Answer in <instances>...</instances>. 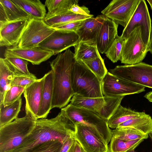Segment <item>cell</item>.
Wrapping results in <instances>:
<instances>
[{
	"mask_svg": "<svg viewBox=\"0 0 152 152\" xmlns=\"http://www.w3.org/2000/svg\"><path fill=\"white\" fill-rule=\"evenodd\" d=\"M45 78L44 75L37 79L26 88L23 92L26 105L36 118L41 103Z\"/></svg>",
	"mask_w": 152,
	"mask_h": 152,
	"instance_id": "18",
	"label": "cell"
},
{
	"mask_svg": "<svg viewBox=\"0 0 152 152\" xmlns=\"http://www.w3.org/2000/svg\"><path fill=\"white\" fill-rule=\"evenodd\" d=\"M74 47V53L76 61H83L101 56L96 45L80 42Z\"/></svg>",
	"mask_w": 152,
	"mask_h": 152,
	"instance_id": "28",
	"label": "cell"
},
{
	"mask_svg": "<svg viewBox=\"0 0 152 152\" xmlns=\"http://www.w3.org/2000/svg\"><path fill=\"white\" fill-rule=\"evenodd\" d=\"M140 0H113L101 11L105 17L124 28L133 14Z\"/></svg>",
	"mask_w": 152,
	"mask_h": 152,
	"instance_id": "12",
	"label": "cell"
},
{
	"mask_svg": "<svg viewBox=\"0 0 152 152\" xmlns=\"http://www.w3.org/2000/svg\"><path fill=\"white\" fill-rule=\"evenodd\" d=\"M145 87L120 78L108 72L102 83V94L105 96H125L138 94L145 91Z\"/></svg>",
	"mask_w": 152,
	"mask_h": 152,
	"instance_id": "10",
	"label": "cell"
},
{
	"mask_svg": "<svg viewBox=\"0 0 152 152\" xmlns=\"http://www.w3.org/2000/svg\"><path fill=\"white\" fill-rule=\"evenodd\" d=\"M22 105L21 97L12 104L6 106L0 104V127L18 118Z\"/></svg>",
	"mask_w": 152,
	"mask_h": 152,
	"instance_id": "26",
	"label": "cell"
},
{
	"mask_svg": "<svg viewBox=\"0 0 152 152\" xmlns=\"http://www.w3.org/2000/svg\"><path fill=\"white\" fill-rule=\"evenodd\" d=\"M0 4L4 10L8 22L21 19L29 20L31 19L24 11L11 0H0Z\"/></svg>",
	"mask_w": 152,
	"mask_h": 152,
	"instance_id": "27",
	"label": "cell"
},
{
	"mask_svg": "<svg viewBox=\"0 0 152 152\" xmlns=\"http://www.w3.org/2000/svg\"><path fill=\"white\" fill-rule=\"evenodd\" d=\"M83 152H86L84 151V150Z\"/></svg>",
	"mask_w": 152,
	"mask_h": 152,
	"instance_id": "49",
	"label": "cell"
},
{
	"mask_svg": "<svg viewBox=\"0 0 152 152\" xmlns=\"http://www.w3.org/2000/svg\"><path fill=\"white\" fill-rule=\"evenodd\" d=\"M148 136L150 137V138L152 141V133H151L149 134Z\"/></svg>",
	"mask_w": 152,
	"mask_h": 152,
	"instance_id": "47",
	"label": "cell"
},
{
	"mask_svg": "<svg viewBox=\"0 0 152 152\" xmlns=\"http://www.w3.org/2000/svg\"><path fill=\"white\" fill-rule=\"evenodd\" d=\"M75 139L74 136H71L63 143L60 152H68Z\"/></svg>",
	"mask_w": 152,
	"mask_h": 152,
	"instance_id": "41",
	"label": "cell"
},
{
	"mask_svg": "<svg viewBox=\"0 0 152 152\" xmlns=\"http://www.w3.org/2000/svg\"><path fill=\"white\" fill-rule=\"evenodd\" d=\"M53 55V52L38 47L25 49L16 47L8 48L4 53L5 58H19L29 61L33 65H39Z\"/></svg>",
	"mask_w": 152,
	"mask_h": 152,
	"instance_id": "15",
	"label": "cell"
},
{
	"mask_svg": "<svg viewBox=\"0 0 152 152\" xmlns=\"http://www.w3.org/2000/svg\"><path fill=\"white\" fill-rule=\"evenodd\" d=\"M29 20L21 19L0 25V46L16 47Z\"/></svg>",
	"mask_w": 152,
	"mask_h": 152,
	"instance_id": "14",
	"label": "cell"
},
{
	"mask_svg": "<svg viewBox=\"0 0 152 152\" xmlns=\"http://www.w3.org/2000/svg\"><path fill=\"white\" fill-rule=\"evenodd\" d=\"M83 151L84 149L75 139L68 152H83Z\"/></svg>",
	"mask_w": 152,
	"mask_h": 152,
	"instance_id": "42",
	"label": "cell"
},
{
	"mask_svg": "<svg viewBox=\"0 0 152 152\" xmlns=\"http://www.w3.org/2000/svg\"><path fill=\"white\" fill-rule=\"evenodd\" d=\"M83 62L102 81L108 71L105 65L104 60L101 56Z\"/></svg>",
	"mask_w": 152,
	"mask_h": 152,
	"instance_id": "34",
	"label": "cell"
},
{
	"mask_svg": "<svg viewBox=\"0 0 152 152\" xmlns=\"http://www.w3.org/2000/svg\"><path fill=\"white\" fill-rule=\"evenodd\" d=\"M122 79L152 88V65L141 62L132 65L117 66L110 70Z\"/></svg>",
	"mask_w": 152,
	"mask_h": 152,
	"instance_id": "6",
	"label": "cell"
},
{
	"mask_svg": "<svg viewBox=\"0 0 152 152\" xmlns=\"http://www.w3.org/2000/svg\"><path fill=\"white\" fill-rule=\"evenodd\" d=\"M93 16L92 15L89 16L81 15L74 13L70 11L65 14L44 19V20L47 24L52 27L56 25L83 20L93 17Z\"/></svg>",
	"mask_w": 152,
	"mask_h": 152,
	"instance_id": "33",
	"label": "cell"
},
{
	"mask_svg": "<svg viewBox=\"0 0 152 152\" xmlns=\"http://www.w3.org/2000/svg\"><path fill=\"white\" fill-rule=\"evenodd\" d=\"M125 96L104 97L105 103L95 113L100 117L107 121L115 111L121 104Z\"/></svg>",
	"mask_w": 152,
	"mask_h": 152,
	"instance_id": "31",
	"label": "cell"
},
{
	"mask_svg": "<svg viewBox=\"0 0 152 152\" xmlns=\"http://www.w3.org/2000/svg\"><path fill=\"white\" fill-rule=\"evenodd\" d=\"M142 112L135 111L120 105L107 121L109 127L116 129L120 124L140 115Z\"/></svg>",
	"mask_w": 152,
	"mask_h": 152,
	"instance_id": "24",
	"label": "cell"
},
{
	"mask_svg": "<svg viewBox=\"0 0 152 152\" xmlns=\"http://www.w3.org/2000/svg\"><path fill=\"white\" fill-rule=\"evenodd\" d=\"M79 42V37L76 32L56 30L38 47L50 50L55 55Z\"/></svg>",
	"mask_w": 152,
	"mask_h": 152,
	"instance_id": "13",
	"label": "cell"
},
{
	"mask_svg": "<svg viewBox=\"0 0 152 152\" xmlns=\"http://www.w3.org/2000/svg\"><path fill=\"white\" fill-rule=\"evenodd\" d=\"M37 79L27 77L15 76L12 82L11 86H17L26 88Z\"/></svg>",
	"mask_w": 152,
	"mask_h": 152,
	"instance_id": "39",
	"label": "cell"
},
{
	"mask_svg": "<svg viewBox=\"0 0 152 152\" xmlns=\"http://www.w3.org/2000/svg\"><path fill=\"white\" fill-rule=\"evenodd\" d=\"M7 22L4 10L2 6L0 4V25Z\"/></svg>",
	"mask_w": 152,
	"mask_h": 152,
	"instance_id": "43",
	"label": "cell"
},
{
	"mask_svg": "<svg viewBox=\"0 0 152 152\" xmlns=\"http://www.w3.org/2000/svg\"><path fill=\"white\" fill-rule=\"evenodd\" d=\"M25 89V88L18 86H12L5 93L1 104L5 106L12 104L21 97Z\"/></svg>",
	"mask_w": 152,
	"mask_h": 152,
	"instance_id": "36",
	"label": "cell"
},
{
	"mask_svg": "<svg viewBox=\"0 0 152 152\" xmlns=\"http://www.w3.org/2000/svg\"><path fill=\"white\" fill-rule=\"evenodd\" d=\"M25 116L0 127V152H10L22 143L34 127L37 119L28 106Z\"/></svg>",
	"mask_w": 152,
	"mask_h": 152,
	"instance_id": "3",
	"label": "cell"
},
{
	"mask_svg": "<svg viewBox=\"0 0 152 152\" xmlns=\"http://www.w3.org/2000/svg\"><path fill=\"white\" fill-rule=\"evenodd\" d=\"M55 30L44 20L32 18L29 21L16 47L25 49L37 47Z\"/></svg>",
	"mask_w": 152,
	"mask_h": 152,
	"instance_id": "8",
	"label": "cell"
},
{
	"mask_svg": "<svg viewBox=\"0 0 152 152\" xmlns=\"http://www.w3.org/2000/svg\"><path fill=\"white\" fill-rule=\"evenodd\" d=\"M141 28L142 39L148 46L152 29L151 20L146 1L140 0L128 23L123 30L121 36L125 40L136 27Z\"/></svg>",
	"mask_w": 152,
	"mask_h": 152,
	"instance_id": "9",
	"label": "cell"
},
{
	"mask_svg": "<svg viewBox=\"0 0 152 152\" xmlns=\"http://www.w3.org/2000/svg\"><path fill=\"white\" fill-rule=\"evenodd\" d=\"M134 150V149L130 150L127 151L126 152H135Z\"/></svg>",
	"mask_w": 152,
	"mask_h": 152,
	"instance_id": "48",
	"label": "cell"
},
{
	"mask_svg": "<svg viewBox=\"0 0 152 152\" xmlns=\"http://www.w3.org/2000/svg\"><path fill=\"white\" fill-rule=\"evenodd\" d=\"M71 79L75 94L88 98L104 97L102 81L82 61H76L72 70Z\"/></svg>",
	"mask_w": 152,
	"mask_h": 152,
	"instance_id": "4",
	"label": "cell"
},
{
	"mask_svg": "<svg viewBox=\"0 0 152 152\" xmlns=\"http://www.w3.org/2000/svg\"><path fill=\"white\" fill-rule=\"evenodd\" d=\"M4 59L13 70L15 76L27 77L37 79L34 74L29 71L27 67L28 61L15 57L5 58Z\"/></svg>",
	"mask_w": 152,
	"mask_h": 152,
	"instance_id": "29",
	"label": "cell"
},
{
	"mask_svg": "<svg viewBox=\"0 0 152 152\" xmlns=\"http://www.w3.org/2000/svg\"><path fill=\"white\" fill-rule=\"evenodd\" d=\"M76 61L74 53L67 49L50 62L53 75L52 108H62L75 94L72 87L71 73Z\"/></svg>",
	"mask_w": 152,
	"mask_h": 152,
	"instance_id": "2",
	"label": "cell"
},
{
	"mask_svg": "<svg viewBox=\"0 0 152 152\" xmlns=\"http://www.w3.org/2000/svg\"><path fill=\"white\" fill-rule=\"evenodd\" d=\"M76 129V125L62 108L54 118L37 120L34 127L21 144L10 152H30L39 145L52 140L64 143L74 136Z\"/></svg>",
	"mask_w": 152,
	"mask_h": 152,
	"instance_id": "1",
	"label": "cell"
},
{
	"mask_svg": "<svg viewBox=\"0 0 152 152\" xmlns=\"http://www.w3.org/2000/svg\"><path fill=\"white\" fill-rule=\"evenodd\" d=\"M147 1L148 2V3L150 4L151 9V10H152V0H147Z\"/></svg>",
	"mask_w": 152,
	"mask_h": 152,
	"instance_id": "46",
	"label": "cell"
},
{
	"mask_svg": "<svg viewBox=\"0 0 152 152\" xmlns=\"http://www.w3.org/2000/svg\"><path fill=\"white\" fill-rule=\"evenodd\" d=\"M69 118L75 124L81 123L96 130L108 144L112 137L111 130L107 121L90 110L69 104L63 108Z\"/></svg>",
	"mask_w": 152,
	"mask_h": 152,
	"instance_id": "5",
	"label": "cell"
},
{
	"mask_svg": "<svg viewBox=\"0 0 152 152\" xmlns=\"http://www.w3.org/2000/svg\"><path fill=\"white\" fill-rule=\"evenodd\" d=\"M129 127L146 134L152 133V118L142 112L141 114L120 124L117 128Z\"/></svg>",
	"mask_w": 152,
	"mask_h": 152,
	"instance_id": "21",
	"label": "cell"
},
{
	"mask_svg": "<svg viewBox=\"0 0 152 152\" xmlns=\"http://www.w3.org/2000/svg\"><path fill=\"white\" fill-rule=\"evenodd\" d=\"M76 125L74 137L86 152H108V144L96 130L81 123Z\"/></svg>",
	"mask_w": 152,
	"mask_h": 152,
	"instance_id": "11",
	"label": "cell"
},
{
	"mask_svg": "<svg viewBox=\"0 0 152 152\" xmlns=\"http://www.w3.org/2000/svg\"><path fill=\"white\" fill-rule=\"evenodd\" d=\"M69 11L74 13L85 16H90V11L87 7L80 6L77 4H74L71 7Z\"/></svg>",
	"mask_w": 152,
	"mask_h": 152,
	"instance_id": "40",
	"label": "cell"
},
{
	"mask_svg": "<svg viewBox=\"0 0 152 152\" xmlns=\"http://www.w3.org/2000/svg\"><path fill=\"white\" fill-rule=\"evenodd\" d=\"M71 105L75 107L87 109L94 113L98 111L105 104L104 97L92 98L75 94L70 100Z\"/></svg>",
	"mask_w": 152,
	"mask_h": 152,
	"instance_id": "22",
	"label": "cell"
},
{
	"mask_svg": "<svg viewBox=\"0 0 152 152\" xmlns=\"http://www.w3.org/2000/svg\"><path fill=\"white\" fill-rule=\"evenodd\" d=\"M42 98L37 117L38 120L46 118L52 109L53 93V75L52 70L45 75Z\"/></svg>",
	"mask_w": 152,
	"mask_h": 152,
	"instance_id": "19",
	"label": "cell"
},
{
	"mask_svg": "<svg viewBox=\"0 0 152 152\" xmlns=\"http://www.w3.org/2000/svg\"><path fill=\"white\" fill-rule=\"evenodd\" d=\"M63 143L59 140L51 141L39 145L30 152H60Z\"/></svg>",
	"mask_w": 152,
	"mask_h": 152,
	"instance_id": "37",
	"label": "cell"
},
{
	"mask_svg": "<svg viewBox=\"0 0 152 152\" xmlns=\"http://www.w3.org/2000/svg\"><path fill=\"white\" fill-rule=\"evenodd\" d=\"M148 50L152 55V28L151 31L149 45L148 46Z\"/></svg>",
	"mask_w": 152,
	"mask_h": 152,
	"instance_id": "44",
	"label": "cell"
},
{
	"mask_svg": "<svg viewBox=\"0 0 152 152\" xmlns=\"http://www.w3.org/2000/svg\"><path fill=\"white\" fill-rule=\"evenodd\" d=\"M105 18L102 14L83 20L76 32L79 42L96 45L97 37Z\"/></svg>",
	"mask_w": 152,
	"mask_h": 152,
	"instance_id": "16",
	"label": "cell"
},
{
	"mask_svg": "<svg viewBox=\"0 0 152 152\" xmlns=\"http://www.w3.org/2000/svg\"><path fill=\"white\" fill-rule=\"evenodd\" d=\"M15 76L12 69L5 61L0 58V104L3 101L4 95L11 87V83Z\"/></svg>",
	"mask_w": 152,
	"mask_h": 152,
	"instance_id": "25",
	"label": "cell"
},
{
	"mask_svg": "<svg viewBox=\"0 0 152 152\" xmlns=\"http://www.w3.org/2000/svg\"><path fill=\"white\" fill-rule=\"evenodd\" d=\"M112 137L126 140L138 139H146L148 135L143 134L139 131L131 128H117L111 130Z\"/></svg>",
	"mask_w": 152,
	"mask_h": 152,
	"instance_id": "32",
	"label": "cell"
},
{
	"mask_svg": "<svg viewBox=\"0 0 152 152\" xmlns=\"http://www.w3.org/2000/svg\"><path fill=\"white\" fill-rule=\"evenodd\" d=\"M78 0H47L45 5L48 11L44 19L65 14L70 12L69 9Z\"/></svg>",
	"mask_w": 152,
	"mask_h": 152,
	"instance_id": "23",
	"label": "cell"
},
{
	"mask_svg": "<svg viewBox=\"0 0 152 152\" xmlns=\"http://www.w3.org/2000/svg\"><path fill=\"white\" fill-rule=\"evenodd\" d=\"M83 21H75L56 25L51 27L55 30H61L76 32L81 25Z\"/></svg>",
	"mask_w": 152,
	"mask_h": 152,
	"instance_id": "38",
	"label": "cell"
},
{
	"mask_svg": "<svg viewBox=\"0 0 152 152\" xmlns=\"http://www.w3.org/2000/svg\"><path fill=\"white\" fill-rule=\"evenodd\" d=\"M125 40L118 36L105 53L107 57L113 62L120 60Z\"/></svg>",
	"mask_w": 152,
	"mask_h": 152,
	"instance_id": "35",
	"label": "cell"
},
{
	"mask_svg": "<svg viewBox=\"0 0 152 152\" xmlns=\"http://www.w3.org/2000/svg\"><path fill=\"white\" fill-rule=\"evenodd\" d=\"M118 24L105 17L99 33L96 45L99 52L105 53L118 35Z\"/></svg>",
	"mask_w": 152,
	"mask_h": 152,
	"instance_id": "17",
	"label": "cell"
},
{
	"mask_svg": "<svg viewBox=\"0 0 152 152\" xmlns=\"http://www.w3.org/2000/svg\"><path fill=\"white\" fill-rule=\"evenodd\" d=\"M144 97L149 102H152V91L146 93Z\"/></svg>",
	"mask_w": 152,
	"mask_h": 152,
	"instance_id": "45",
	"label": "cell"
},
{
	"mask_svg": "<svg viewBox=\"0 0 152 152\" xmlns=\"http://www.w3.org/2000/svg\"><path fill=\"white\" fill-rule=\"evenodd\" d=\"M32 18L44 20L46 15V6L39 0H12Z\"/></svg>",
	"mask_w": 152,
	"mask_h": 152,
	"instance_id": "20",
	"label": "cell"
},
{
	"mask_svg": "<svg viewBox=\"0 0 152 152\" xmlns=\"http://www.w3.org/2000/svg\"><path fill=\"white\" fill-rule=\"evenodd\" d=\"M144 140L138 139L126 140L112 137L108 146V152H126L129 150L134 149Z\"/></svg>",
	"mask_w": 152,
	"mask_h": 152,
	"instance_id": "30",
	"label": "cell"
},
{
	"mask_svg": "<svg viewBox=\"0 0 152 152\" xmlns=\"http://www.w3.org/2000/svg\"><path fill=\"white\" fill-rule=\"evenodd\" d=\"M149 51L142 39L141 28L136 27L125 40L121 58V63L132 65L142 62Z\"/></svg>",
	"mask_w": 152,
	"mask_h": 152,
	"instance_id": "7",
	"label": "cell"
}]
</instances>
